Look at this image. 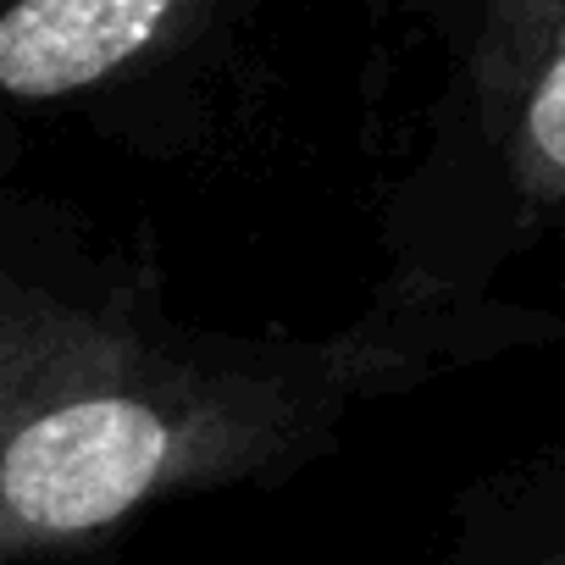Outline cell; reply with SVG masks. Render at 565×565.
<instances>
[{"label": "cell", "mask_w": 565, "mask_h": 565, "mask_svg": "<svg viewBox=\"0 0 565 565\" xmlns=\"http://www.w3.org/2000/svg\"><path fill=\"white\" fill-rule=\"evenodd\" d=\"M167 422L139 399H73L7 444L0 504L18 532H84L134 510L167 466Z\"/></svg>", "instance_id": "6da1fadb"}, {"label": "cell", "mask_w": 565, "mask_h": 565, "mask_svg": "<svg viewBox=\"0 0 565 565\" xmlns=\"http://www.w3.org/2000/svg\"><path fill=\"white\" fill-rule=\"evenodd\" d=\"M178 0H12L0 18V89L56 100L139 56Z\"/></svg>", "instance_id": "7a4b0ae2"}]
</instances>
